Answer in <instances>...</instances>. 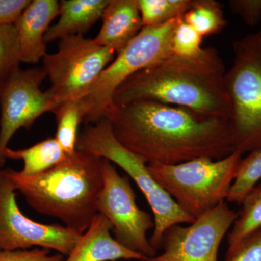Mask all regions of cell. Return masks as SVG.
Listing matches in <instances>:
<instances>
[{"label": "cell", "instance_id": "3957f363", "mask_svg": "<svg viewBox=\"0 0 261 261\" xmlns=\"http://www.w3.org/2000/svg\"><path fill=\"white\" fill-rule=\"evenodd\" d=\"M102 161L93 154L76 150L63 162L35 176H24L10 168L0 171L34 211L56 218L82 234L97 214L103 185Z\"/></svg>", "mask_w": 261, "mask_h": 261}, {"label": "cell", "instance_id": "277c9868", "mask_svg": "<svg viewBox=\"0 0 261 261\" xmlns=\"http://www.w3.org/2000/svg\"><path fill=\"white\" fill-rule=\"evenodd\" d=\"M243 154L200 158L176 165L147 164L152 177L180 207L197 219L226 202Z\"/></svg>", "mask_w": 261, "mask_h": 261}, {"label": "cell", "instance_id": "484cf974", "mask_svg": "<svg viewBox=\"0 0 261 261\" xmlns=\"http://www.w3.org/2000/svg\"><path fill=\"white\" fill-rule=\"evenodd\" d=\"M0 261H64L61 254L50 255L49 250H5L0 249Z\"/></svg>", "mask_w": 261, "mask_h": 261}, {"label": "cell", "instance_id": "d4e9b609", "mask_svg": "<svg viewBox=\"0 0 261 261\" xmlns=\"http://www.w3.org/2000/svg\"><path fill=\"white\" fill-rule=\"evenodd\" d=\"M228 6L233 14L249 27H255L260 23L261 0H231Z\"/></svg>", "mask_w": 261, "mask_h": 261}, {"label": "cell", "instance_id": "5bb4252c", "mask_svg": "<svg viewBox=\"0 0 261 261\" xmlns=\"http://www.w3.org/2000/svg\"><path fill=\"white\" fill-rule=\"evenodd\" d=\"M112 231L109 220L97 213L64 261H142L147 258L118 243L111 235Z\"/></svg>", "mask_w": 261, "mask_h": 261}, {"label": "cell", "instance_id": "ffe728a7", "mask_svg": "<svg viewBox=\"0 0 261 261\" xmlns=\"http://www.w3.org/2000/svg\"><path fill=\"white\" fill-rule=\"evenodd\" d=\"M56 117L57 130L55 138L65 153H74L78 141V129L84 120L83 109L80 99L60 104L53 111Z\"/></svg>", "mask_w": 261, "mask_h": 261}, {"label": "cell", "instance_id": "2e32d148", "mask_svg": "<svg viewBox=\"0 0 261 261\" xmlns=\"http://www.w3.org/2000/svg\"><path fill=\"white\" fill-rule=\"evenodd\" d=\"M109 0H63L60 2V18L46 32V44L57 39L84 35L99 19Z\"/></svg>", "mask_w": 261, "mask_h": 261}, {"label": "cell", "instance_id": "603a6c76", "mask_svg": "<svg viewBox=\"0 0 261 261\" xmlns=\"http://www.w3.org/2000/svg\"><path fill=\"white\" fill-rule=\"evenodd\" d=\"M20 47L14 25L0 27V85L20 69Z\"/></svg>", "mask_w": 261, "mask_h": 261}, {"label": "cell", "instance_id": "7c38bea8", "mask_svg": "<svg viewBox=\"0 0 261 261\" xmlns=\"http://www.w3.org/2000/svg\"><path fill=\"white\" fill-rule=\"evenodd\" d=\"M238 213L224 202L187 226L174 225L162 239V254L142 261H218L223 239Z\"/></svg>", "mask_w": 261, "mask_h": 261}, {"label": "cell", "instance_id": "5b68a950", "mask_svg": "<svg viewBox=\"0 0 261 261\" xmlns=\"http://www.w3.org/2000/svg\"><path fill=\"white\" fill-rule=\"evenodd\" d=\"M76 149L111 161L135 181L153 213L154 228L149 243L154 250L158 251L161 248L163 237L168 228L195 221L154 179L147 163L116 140L106 118L84 127L79 135Z\"/></svg>", "mask_w": 261, "mask_h": 261}, {"label": "cell", "instance_id": "e0dca14e", "mask_svg": "<svg viewBox=\"0 0 261 261\" xmlns=\"http://www.w3.org/2000/svg\"><path fill=\"white\" fill-rule=\"evenodd\" d=\"M5 159L21 160L23 168L20 171L24 176H35L63 162L68 154L63 150L55 137L41 141L27 148L12 149L8 147Z\"/></svg>", "mask_w": 261, "mask_h": 261}, {"label": "cell", "instance_id": "6da1fadb", "mask_svg": "<svg viewBox=\"0 0 261 261\" xmlns=\"http://www.w3.org/2000/svg\"><path fill=\"white\" fill-rule=\"evenodd\" d=\"M115 137L147 164L221 160L236 149L231 120L204 118L154 101L111 106L104 115Z\"/></svg>", "mask_w": 261, "mask_h": 261}, {"label": "cell", "instance_id": "4316f807", "mask_svg": "<svg viewBox=\"0 0 261 261\" xmlns=\"http://www.w3.org/2000/svg\"><path fill=\"white\" fill-rule=\"evenodd\" d=\"M225 261H261V229L226 255Z\"/></svg>", "mask_w": 261, "mask_h": 261}, {"label": "cell", "instance_id": "7402d4cb", "mask_svg": "<svg viewBox=\"0 0 261 261\" xmlns=\"http://www.w3.org/2000/svg\"><path fill=\"white\" fill-rule=\"evenodd\" d=\"M260 179L261 149H258L242 159L226 202L241 205L244 198Z\"/></svg>", "mask_w": 261, "mask_h": 261}, {"label": "cell", "instance_id": "44dd1931", "mask_svg": "<svg viewBox=\"0 0 261 261\" xmlns=\"http://www.w3.org/2000/svg\"><path fill=\"white\" fill-rule=\"evenodd\" d=\"M192 3L193 0H137L143 28L182 18Z\"/></svg>", "mask_w": 261, "mask_h": 261}, {"label": "cell", "instance_id": "52a82bcc", "mask_svg": "<svg viewBox=\"0 0 261 261\" xmlns=\"http://www.w3.org/2000/svg\"><path fill=\"white\" fill-rule=\"evenodd\" d=\"M179 19L158 27L142 29L125 49L117 55L116 59L103 70L89 92L80 99L84 123L93 124L104 118L105 113L112 106L113 94L122 83L172 53L171 39Z\"/></svg>", "mask_w": 261, "mask_h": 261}, {"label": "cell", "instance_id": "7a4b0ae2", "mask_svg": "<svg viewBox=\"0 0 261 261\" xmlns=\"http://www.w3.org/2000/svg\"><path fill=\"white\" fill-rule=\"evenodd\" d=\"M226 73L214 47L202 48L192 57L170 53L122 83L113 94L112 106L154 101L187 108L204 118L231 120Z\"/></svg>", "mask_w": 261, "mask_h": 261}, {"label": "cell", "instance_id": "cb8c5ba5", "mask_svg": "<svg viewBox=\"0 0 261 261\" xmlns=\"http://www.w3.org/2000/svg\"><path fill=\"white\" fill-rule=\"evenodd\" d=\"M202 36L183 19L178 20L171 39V53L181 57H192L200 53Z\"/></svg>", "mask_w": 261, "mask_h": 261}, {"label": "cell", "instance_id": "ac0fdd59", "mask_svg": "<svg viewBox=\"0 0 261 261\" xmlns=\"http://www.w3.org/2000/svg\"><path fill=\"white\" fill-rule=\"evenodd\" d=\"M241 205L243 207L227 235L226 255L231 253L240 244L261 229V184H257L247 194Z\"/></svg>", "mask_w": 261, "mask_h": 261}, {"label": "cell", "instance_id": "83f0119b", "mask_svg": "<svg viewBox=\"0 0 261 261\" xmlns=\"http://www.w3.org/2000/svg\"><path fill=\"white\" fill-rule=\"evenodd\" d=\"M30 0H0V27L14 25Z\"/></svg>", "mask_w": 261, "mask_h": 261}, {"label": "cell", "instance_id": "8992f818", "mask_svg": "<svg viewBox=\"0 0 261 261\" xmlns=\"http://www.w3.org/2000/svg\"><path fill=\"white\" fill-rule=\"evenodd\" d=\"M233 63L225 75L231 99L235 151L261 149V32L247 34L233 44Z\"/></svg>", "mask_w": 261, "mask_h": 261}, {"label": "cell", "instance_id": "9c48e42d", "mask_svg": "<svg viewBox=\"0 0 261 261\" xmlns=\"http://www.w3.org/2000/svg\"><path fill=\"white\" fill-rule=\"evenodd\" d=\"M103 185L97 202L98 214L113 225L115 240L123 247L146 257L157 255L147 234L154 228V219L140 209L129 178L121 176L114 164L102 159Z\"/></svg>", "mask_w": 261, "mask_h": 261}, {"label": "cell", "instance_id": "4fadbf2b", "mask_svg": "<svg viewBox=\"0 0 261 261\" xmlns=\"http://www.w3.org/2000/svg\"><path fill=\"white\" fill-rule=\"evenodd\" d=\"M56 0H33L14 25L18 35L21 63L35 64L47 55L46 32L51 22L59 15Z\"/></svg>", "mask_w": 261, "mask_h": 261}, {"label": "cell", "instance_id": "8fae6325", "mask_svg": "<svg viewBox=\"0 0 261 261\" xmlns=\"http://www.w3.org/2000/svg\"><path fill=\"white\" fill-rule=\"evenodd\" d=\"M81 236L64 225L41 224L27 217L19 208L14 188L0 171V249L37 247L68 256Z\"/></svg>", "mask_w": 261, "mask_h": 261}, {"label": "cell", "instance_id": "f1b7e54d", "mask_svg": "<svg viewBox=\"0 0 261 261\" xmlns=\"http://www.w3.org/2000/svg\"><path fill=\"white\" fill-rule=\"evenodd\" d=\"M260 32H261V28H260Z\"/></svg>", "mask_w": 261, "mask_h": 261}, {"label": "cell", "instance_id": "9a60e30c", "mask_svg": "<svg viewBox=\"0 0 261 261\" xmlns=\"http://www.w3.org/2000/svg\"><path fill=\"white\" fill-rule=\"evenodd\" d=\"M102 20V27L94 41L116 55L143 29L137 0H109Z\"/></svg>", "mask_w": 261, "mask_h": 261}, {"label": "cell", "instance_id": "d6986e66", "mask_svg": "<svg viewBox=\"0 0 261 261\" xmlns=\"http://www.w3.org/2000/svg\"><path fill=\"white\" fill-rule=\"evenodd\" d=\"M182 19L202 37L218 34L227 25L221 4L216 0H193Z\"/></svg>", "mask_w": 261, "mask_h": 261}, {"label": "cell", "instance_id": "ba28073f", "mask_svg": "<svg viewBox=\"0 0 261 261\" xmlns=\"http://www.w3.org/2000/svg\"><path fill=\"white\" fill-rule=\"evenodd\" d=\"M115 54L84 35L61 39L58 50L47 53L42 59V68L51 83L47 91L57 106L82 99L112 63Z\"/></svg>", "mask_w": 261, "mask_h": 261}, {"label": "cell", "instance_id": "30bf717a", "mask_svg": "<svg viewBox=\"0 0 261 261\" xmlns=\"http://www.w3.org/2000/svg\"><path fill=\"white\" fill-rule=\"evenodd\" d=\"M46 78L42 67L19 69L0 85V168L15 134L20 128L29 129L37 118L58 107L47 91L40 88Z\"/></svg>", "mask_w": 261, "mask_h": 261}]
</instances>
